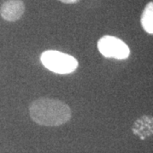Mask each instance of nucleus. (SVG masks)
I'll return each mask as SVG.
<instances>
[{
	"mask_svg": "<svg viewBox=\"0 0 153 153\" xmlns=\"http://www.w3.org/2000/svg\"><path fill=\"white\" fill-rule=\"evenodd\" d=\"M30 117L41 126L57 127L65 124L71 117V111L64 101L52 98H39L29 107Z\"/></svg>",
	"mask_w": 153,
	"mask_h": 153,
	"instance_id": "f257e3e1",
	"label": "nucleus"
},
{
	"mask_svg": "<svg viewBox=\"0 0 153 153\" xmlns=\"http://www.w3.org/2000/svg\"><path fill=\"white\" fill-rule=\"evenodd\" d=\"M41 62L49 71L58 74H69L76 70V58L57 50H47L41 55Z\"/></svg>",
	"mask_w": 153,
	"mask_h": 153,
	"instance_id": "f03ea898",
	"label": "nucleus"
},
{
	"mask_svg": "<svg viewBox=\"0 0 153 153\" xmlns=\"http://www.w3.org/2000/svg\"><path fill=\"white\" fill-rule=\"evenodd\" d=\"M99 51L104 57L114 58L117 60H124L130 55L128 46L120 38L105 35L100 38L97 43Z\"/></svg>",
	"mask_w": 153,
	"mask_h": 153,
	"instance_id": "7ed1b4c3",
	"label": "nucleus"
},
{
	"mask_svg": "<svg viewBox=\"0 0 153 153\" xmlns=\"http://www.w3.org/2000/svg\"><path fill=\"white\" fill-rule=\"evenodd\" d=\"M25 12V4L22 0H7L0 7V16L7 22H16Z\"/></svg>",
	"mask_w": 153,
	"mask_h": 153,
	"instance_id": "20e7f679",
	"label": "nucleus"
},
{
	"mask_svg": "<svg viewBox=\"0 0 153 153\" xmlns=\"http://www.w3.org/2000/svg\"><path fill=\"white\" fill-rule=\"evenodd\" d=\"M133 133L141 140L153 134V117L143 116L139 118L133 126Z\"/></svg>",
	"mask_w": 153,
	"mask_h": 153,
	"instance_id": "39448f33",
	"label": "nucleus"
},
{
	"mask_svg": "<svg viewBox=\"0 0 153 153\" xmlns=\"http://www.w3.org/2000/svg\"><path fill=\"white\" fill-rule=\"evenodd\" d=\"M140 22L143 29L149 34H153V2L146 5L141 15Z\"/></svg>",
	"mask_w": 153,
	"mask_h": 153,
	"instance_id": "423d86ee",
	"label": "nucleus"
},
{
	"mask_svg": "<svg viewBox=\"0 0 153 153\" xmlns=\"http://www.w3.org/2000/svg\"><path fill=\"white\" fill-rule=\"evenodd\" d=\"M63 4H76L78 3L80 0H59Z\"/></svg>",
	"mask_w": 153,
	"mask_h": 153,
	"instance_id": "0eeeda50",
	"label": "nucleus"
}]
</instances>
